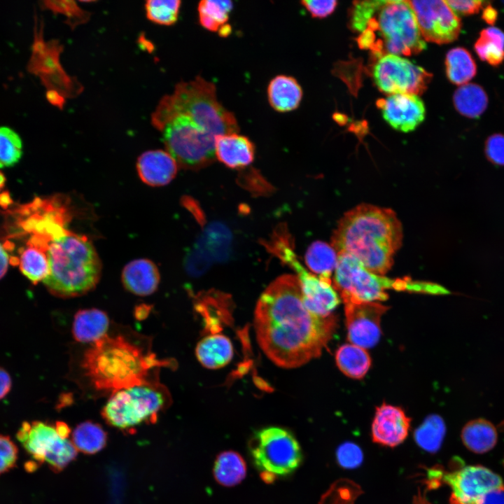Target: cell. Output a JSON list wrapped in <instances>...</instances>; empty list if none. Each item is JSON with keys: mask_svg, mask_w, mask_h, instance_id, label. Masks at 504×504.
Segmentation results:
<instances>
[{"mask_svg": "<svg viewBox=\"0 0 504 504\" xmlns=\"http://www.w3.org/2000/svg\"><path fill=\"white\" fill-rule=\"evenodd\" d=\"M18 265L22 274L33 284L44 281L50 273L47 250L27 244L20 251Z\"/></svg>", "mask_w": 504, "mask_h": 504, "instance_id": "cell-33", "label": "cell"}, {"mask_svg": "<svg viewBox=\"0 0 504 504\" xmlns=\"http://www.w3.org/2000/svg\"><path fill=\"white\" fill-rule=\"evenodd\" d=\"M10 258L4 246L0 243V279L7 272Z\"/></svg>", "mask_w": 504, "mask_h": 504, "instance_id": "cell-48", "label": "cell"}, {"mask_svg": "<svg viewBox=\"0 0 504 504\" xmlns=\"http://www.w3.org/2000/svg\"><path fill=\"white\" fill-rule=\"evenodd\" d=\"M106 438L105 430L99 424L85 421L76 427L71 441L77 451L92 454L105 447Z\"/></svg>", "mask_w": 504, "mask_h": 504, "instance_id": "cell-36", "label": "cell"}, {"mask_svg": "<svg viewBox=\"0 0 504 504\" xmlns=\"http://www.w3.org/2000/svg\"><path fill=\"white\" fill-rule=\"evenodd\" d=\"M215 156L229 168H244L253 161L255 146L247 136L238 133L218 135L215 137Z\"/></svg>", "mask_w": 504, "mask_h": 504, "instance_id": "cell-21", "label": "cell"}, {"mask_svg": "<svg viewBox=\"0 0 504 504\" xmlns=\"http://www.w3.org/2000/svg\"><path fill=\"white\" fill-rule=\"evenodd\" d=\"M350 24L360 34L358 46L376 59L387 54L416 55L426 47L408 1H354Z\"/></svg>", "mask_w": 504, "mask_h": 504, "instance_id": "cell-3", "label": "cell"}, {"mask_svg": "<svg viewBox=\"0 0 504 504\" xmlns=\"http://www.w3.org/2000/svg\"><path fill=\"white\" fill-rule=\"evenodd\" d=\"M195 354L204 368L219 369L227 365L232 359L233 345L227 336L219 333L211 334L197 344Z\"/></svg>", "mask_w": 504, "mask_h": 504, "instance_id": "cell-25", "label": "cell"}, {"mask_svg": "<svg viewBox=\"0 0 504 504\" xmlns=\"http://www.w3.org/2000/svg\"><path fill=\"white\" fill-rule=\"evenodd\" d=\"M402 237V224L392 209L361 204L344 214L331 240L337 253L351 255L370 272L384 275Z\"/></svg>", "mask_w": 504, "mask_h": 504, "instance_id": "cell-2", "label": "cell"}, {"mask_svg": "<svg viewBox=\"0 0 504 504\" xmlns=\"http://www.w3.org/2000/svg\"><path fill=\"white\" fill-rule=\"evenodd\" d=\"M22 141L13 129L0 127V168L10 167L18 162L22 155Z\"/></svg>", "mask_w": 504, "mask_h": 504, "instance_id": "cell-38", "label": "cell"}, {"mask_svg": "<svg viewBox=\"0 0 504 504\" xmlns=\"http://www.w3.org/2000/svg\"><path fill=\"white\" fill-rule=\"evenodd\" d=\"M482 19L488 24L493 25L498 18V11L491 5H487L483 10Z\"/></svg>", "mask_w": 504, "mask_h": 504, "instance_id": "cell-47", "label": "cell"}, {"mask_svg": "<svg viewBox=\"0 0 504 504\" xmlns=\"http://www.w3.org/2000/svg\"><path fill=\"white\" fill-rule=\"evenodd\" d=\"M47 255L50 273L43 283L57 297L80 296L93 290L102 271L99 257L91 241L69 231L54 238Z\"/></svg>", "mask_w": 504, "mask_h": 504, "instance_id": "cell-5", "label": "cell"}, {"mask_svg": "<svg viewBox=\"0 0 504 504\" xmlns=\"http://www.w3.org/2000/svg\"><path fill=\"white\" fill-rule=\"evenodd\" d=\"M415 15L424 40L438 44L455 41L461 31V22L446 1H408Z\"/></svg>", "mask_w": 504, "mask_h": 504, "instance_id": "cell-14", "label": "cell"}, {"mask_svg": "<svg viewBox=\"0 0 504 504\" xmlns=\"http://www.w3.org/2000/svg\"><path fill=\"white\" fill-rule=\"evenodd\" d=\"M377 106L388 125L402 132L413 131L425 118V106L418 95L391 94L378 99Z\"/></svg>", "mask_w": 504, "mask_h": 504, "instance_id": "cell-16", "label": "cell"}, {"mask_svg": "<svg viewBox=\"0 0 504 504\" xmlns=\"http://www.w3.org/2000/svg\"><path fill=\"white\" fill-rule=\"evenodd\" d=\"M177 114L189 116L215 136L239 132L234 115L218 102L214 83L201 76L178 83L172 94L164 96L151 115V123L159 130Z\"/></svg>", "mask_w": 504, "mask_h": 504, "instance_id": "cell-6", "label": "cell"}, {"mask_svg": "<svg viewBox=\"0 0 504 504\" xmlns=\"http://www.w3.org/2000/svg\"><path fill=\"white\" fill-rule=\"evenodd\" d=\"M448 6L456 14L472 15L477 13L483 6L482 1L449 0L446 1Z\"/></svg>", "mask_w": 504, "mask_h": 504, "instance_id": "cell-45", "label": "cell"}, {"mask_svg": "<svg viewBox=\"0 0 504 504\" xmlns=\"http://www.w3.org/2000/svg\"><path fill=\"white\" fill-rule=\"evenodd\" d=\"M461 440L466 448L476 454L492 449L498 440L497 430L488 420L476 419L468 421L461 430Z\"/></svg>", "mask_w": 504, "mask_h": 504, "instance_id": "cell-26", "label": "cell"}, {"mask_svg": "<svg viewBox=\"0 0 504 504\" xmlns=\"http://www.w3.org/2000/svg\"><path fill=\"white\" fill-rule=\"evenodd\" d=\"M233 4L228 0H203L197 7L199 22L202 27L211 31H218L227 24Z\"/></svg>", "mask_w": 504, "mask_h": 504, "instance_id": "cell-37", "label": "cell"}, {"mask_svg": "<svg viewBox=\"0 0 504 504\" xmlns=\"http://www.w3.org/2000/svg\"><path fill=\"white\" fill-rule=\"evenodd\" d=\"M178 164L166 150H151L143 153L136 162L141 180L151 186L170 183L177 173Z\"/></svg>", "mask_w": 504, "mask_h": 504, "instance_id": "cell-20", "label": "cell"}, {"mask_svg": "<svg viewBox=\"0 0 504 504\" xmlns=\"http://www.w3.org/2000/svg\"><path fill=\"white\" fill-rule=\"evenodd\" d=\"M344 303L348 340L364 349L375 346L381 337L382 316L388 307L377 302Z\"/></svg>", "mask_w": 504, "mask_h": 504, "instance_id": "cell-15", "label": "cell"}, {"mask_svg": "<svg viewBox=\"0 0 504 504\" xmlns=\"http://www.w3.org/2000/svg\"><path fill=\"white\" fill-rule=\"evenodd\" d=\"M170 400L165 386L158 381H150L113 393L102 415L110 426L127 430L143 423L155 422Z\"/></svg>", "mask_w": 504, "mask_h": 504, "instance_id": "cell-8", "label": "cell"}, {"mask_svg": "<svg viewBox=\"0 0 504 504\" xmlns=\"http://www.w3.org/2000/svg\"><path fill=\"white\" fill-rule=\"evenodd\" d=\"M446 433L441 416L429 415L415 430L414 438L419 447L429 453H436L441 447Z\"/></svg>", "mask_w": 504, "mask_h": 504, "instance_id": "cell-35", "label": "cell"}, {"mask_svg": "<svg viewBox=\"0 0 504 504\" xmlns=\"http://www.w3.org/2000/svg\"><path fill=\"white\" fill-rule=\"evenodd\" d=\"M474 48L481 60L498 66L504 60V32L494 27L482 29Z\"/></svg>", "mask_w": 504, "mask_h": 504, "instance_id": "cell-34", "label": "cell"}, {"mask_svg": "<svg viewBox=\"0 0 504 504\" xmlns=\"http://www.w3.org/2000/svg\"><path fill=\"white\" fill-rule=\"evenodd\" d=\"M11 385L12 382L10 374L0 367V400L9 393Z\"/></svg>", "mask_w": 504, "mask_h": 504, "instance_id": "cell-46", "label": "cell"}, {"mask_svg": "<svg viewBox=\"0 0 504 504\" xmlns=\"http://www.w3.org/2000/svg\"><path fill=\"white\" fill-rule=\"evenodd\" d=\"M305 262L312 273L318 277L331 280V275L337 263V253L328 244L316 241L307 248Z\"/></svg>", "mask_w": 504, "mask_h": 504, "instance_id": "cell-32", "label": "cell"}, {"mask_svg": "<svg viewBox=\"0 0 504 504\" xmlns=\"http://www.w3.org/2000/svg\"><path fill=\"white\" fill-rule=\"evenodd\" d=\"M213 474L216 481L224 486H234L246 477V465L242 456L234 451L220 453L214 462Z\"/></svg>", "mask_w": 504, "mask_h": 504, "instance_id": "cell-29", "label": "cell"}, {"mask_svg": "<svg viewBox=\"0 0 504 504\" xmlns=\"http://www.w3.org/2000/svg\"><path fill=\"white\" fill-rule=\"evenodd\" d=\"M484 151L491 162L504 166V134H494L489 136L485 142Z\"/></svg>", "mask_w": 504, "mask_h": 504, "instance_id": "cell-42", "label": "cell"}, {"mask_svg": "<svg viewBox=\"0 0 504 504\" xmlns=\"http://www.w3.org/2000/svg\"><path fill=\"white\" fill-rule=\"evenodd\" d=\"M231 26L228 24H225L218 30V34L222 37H226L231 32Z\"/></svg>", "mask_w": 504, "mask_h": 504, "instance_id": "cell-50", "label": "cell"}, {"mask_svg": "<svg viewBox=\"0 0 504 504\" xmlns=\"http://www.w3.org/2000/svg\"><path fill=\"white\" fill-rule=\"evenodd\" d=\"M160 280L157 266L145 258L134 260L127 264L122 272L125 288L138 296H147L157 290Z\"/></svg>", "mask_w": 504, "mask_h": 504, "instance_id": "cell-22", "label": "cell"}, {"mask_svg": "<svg viewBox=\"0 0 504 504\" xmlns=\"http://www.w3.org/2000/svg\"><path fill=\"white\" fill-rule=\"evenodd\" d=\"M267 94L270 106L277 112L285 113L294 111L300 106L303 92L294 77L278 75L270 81Z\"/></svg>", "mask_w": 504, "mask_h": 504, "instance_id": "cell-23", "label": "cell"}, {"mask_svg": "<svg viewBox=\"0 0 504 504\" xmlns=\"http://www.w3.org/2000/svg\"><path fill=\"white\" fill-rule=\"evenodd\" d=\"M159 130L167 151L181 167L197 170L215 160L216 136L189 116L173 115Z\"/></svg>", "mask_w": 504, "mask_h": 504, "instance_id": "cell-11", "label": "cell"}, {"mask_svg": "<svg viewBox=\"0 0 504 504\" xmlns=\"http://www.w3.org/2000/svg\"><path fill=\"white\" fill-rule=\"evenodd\" d=\"M344 485L338 486L335 484L334 486L324 495L320 504H354V498L351 496L353 493H348L349 488Z\"/></svg>", "mask_w": 504, "mask_h": 504, "instance_id": "cell-44", "label": "cell"}, {"mask_svg": "<svg viewBox=\"0 0 504 504\" xmlns=\"http://www.w3.org/2000/svg\"><path fill=\"white\" fill-rule=\"evenodd\" d=\"M109 327L108 315L97 308L78 310L74 317L72 335L78 342L92 343L106 335Z\"/></svg>", "mask_w": 504, "mask_h": 504, "instance_id": "cell-24", "label": "cell"}, {"mask_svg": "<svg viewBox=\"0 0 504 504\" xmlns=\"http://www.w3.org/2000/svg\"><path fill=\"white\" fill-rule=\"evenodd\" d=\"M300 3L313 18H326L330 15L335 10L337 4V1L334 0H304Z\"/></svg>", "mask_w": 504, "mask_h": 504, "instance_id": "cell-43", "label": "cell"}, {"mask_svg": "<svg viewBox=\"0 0 504 504\" xmlns=\"http://www.w3.org/2000/svg\"><path fill=\"white\" fill-rule=\"evenodd\" d=\"M248 447L254 466L262 479L268 483L293 472L302 460L299 442L292 433L282 427L269 426L257 430Z\"/></svg>", "mask_w": 504, "mask_h": 504, "instance_id": "cell-10", "label": "cell"}, {"mask_svg": "<svg viewBox=\"0 0 504 504\" xmlns=\"http://www.w3.org/2000/svg\"><path fill=\"white\" fill-rule=\"evenodd\" d=\"M504 490L496 491L487 495L482 504H504Z\"/></svg>", "mask_w": 504, "mask_h": 504, "instance_id": "cell-49", "label": "cell"}, {"mask_svg": "<svg viewBox=\"0 0 504 504\" xmlns=\"http://www.w3.org/2000/svg\"><path fill=\"white\" fill-rule=\"evenodd\" d=\"M446 74L454 84H467L477 74V65L469 51L461 47L451 49L445 57Z\"/></svg>", "mask_w": 504, "mask_h": 504, "instance_id": "cell-31", "label": "cell"}, {"mask_svg": "<svg viewBox=\"0 0 504 504\" xmlns=\"http://www.w3.org/2000/svg\"><path fill=\"white\" fill-rule=\"evenodd\" d=\"M195 309L202 319L204 329L218 333L232 318L231 300L228 295L216 290L201 292L195 296Z\"/></svg>", "mask_w": 504, "mask_h": 504, "instance_id": "cell-19", "label": "cell"}, {"mask_svg": "<svg viewBox=\"0 0 504 504\" xmlns=\"http://www.w3.org/2000/svg\"><path fill=\"white\" fill-rule=\"evenodd\" d=\"M336 456L338 463L347 469L358 467L363 460L360 448L355 443L349 442L342 444L337 448Z\"/></svg>", "mask_w": 504, "mask_h": 504, "instance_id": "cell-40", "label": "cell"}, {"mask_svg": "<svg viewBox=\"0 0 504 504\" xmlns=\"http://www.w3.org/2000/svg\"><path fill=\"white\" fill-rule=\"evenodd\" d=\"M442 478L451 489V504H482L489 493L504 490L501 477L479 465H465Z\"/></svg>", "mask_w": 504, "mask_h": 504, "instance_id": "cell-13", "label": "cell"}, {"mask_svg": "<svg viewBox=\"0 0 504 504\" xmlns=\"http://www.w3.org/2000/svg\"><path fill=\"white\" fill-rule=\"evenodd\" d=\"M6 183V177L1 172H0V192L3 190Z\"/></svg>", "mask_w": 504, "mask_h": 504, "instance_id": "cell-51", "label": "cell"}, {"mask_svg": "<svg viewBox=\"0 0 504 504\" xmlns=\"http://www.w3.org/2000/svg\"><path fill=\"white\" fill-rule=\"evenodd\" d=\"M336 316H319L304 305L296 276L282 275L263 291L254 313L258 342L265 354L284 368L318 358L332 337Z\"/></svg>", "mask_w": 504, "mask_h": 504, "instance_id": "cell-1", "label": "cell"}, {"mask_svg": "<svg viewBox=\"0 0 504 504\" xmlns=\"http://www.w3.org/2000/svg\"><path fill=\"white\" fill-rule=\"evenodd\" d=\"M411 419L398 406L383 403L376 407L372 423L374 442L388 447L402 443L408 435Z\"/></svg>", "mask_w": 504, "mask_h": 504, "instance_id": "cell-18", "label": "cell"}, {"mask_svg": "<svg viewBox=\"0 0 504 504\" xmlns=\"http://www.w3.org/2000/svg\"><path fill=\"white\" fill-rule=\"evenodd\" d=\"M167 364L122 336L106 335L84 353L81 367L97 390L113 394L151 381V370Z\"/></svg>", "mask_w": 504, "mask_h": 504, "instance_id": "cell-4", "label": "cell"}, {"mask_svg": "<svg viewBox=\"0 0 504 504\" xmlns=\"http://www.w3.org/2000/svg\"><path fill=\"white\" fill-rule=\"evenodd\" d=\"M231 234L223 225H210L194 247L211 262L224 260L229 255Z\"/></svg>", "mask_w": 504, "mask_h": 504, "instance_id": "cell-27", "label": "cell"}, {"mask_svg": "<svg viewBox=\"0 0 504 504\" xmlns=\"http://www.w3.org/2000/svg\"><path fill=\"white\" fill-rule=\"evenodd\" d=\"M377 87L386 94H422L432 74L399 55L387 54L377 59L372 69Z\"/></svg>", "mask_w": 504, "mask_h": 504, "instance_id": "cell-12", "label": "cell"}, {"mask_svg": "<svg viewBox=\"0 0 504 504\" xmlns=\"http://www.w3.org/2000/svg\"><path fill=\"white\" fill-rule=\"evenodd\" d=\"M181 1L178 0H149L145 4L147 18L161 25H172L178 17Z\"/></svg>", "mask_w": 504, "mask_h": 504, "instance_id": "cell-39", "label": "cell"}, {"mask_svg": "<svg viewBox=\"0 0 504 504\" xmlns=\"http://www.w3.org/2000/svg\"><path fill=\"white\" fill-rule=\"evenodd\" d=\"M335 361L344 374L355 379L363 378L372 363L366 349L353 344L340 346L335 353Z\"/></svg>", "mask_w": 504, "mask_h": 504, "instance_id": "cell-28", "label": "cell"}, {"mask_svg": "<svg viewBox=\"0 0 504 504\" xmlns=\"http://www.w3.org/2000/svg\"><path fill=\"white\" fill-rule=\"evenodd\" d=\"M293 270L297 274L305 307L319 316L331 315L340 302L332 280L320 278L308 272L301 263Z\"/></svg>", "mask_w": 504, "mask_h": 504, "instance_id": "cell-17", "label": "cell"}, {"mask_svg": "<svg viewBox=\"0 0 504 504\" xmlns=\"http://www.w3.org/2000/svg\"><path fill=\"white\" fill-rule=\"evenodd\" d=\"M454 104L459 113L470 118L480 116L488 105V97L482 87L475 83L461 85L453 97Z\"/></svg>", "mask_w": 504, "mask_h": 504, "instance_id": "cell-30", "label": "cell"}, {"mask_svg": "<svg viewBox=\"0 0 504 504\" xmlns=\"http://www.w3.org/2000/svg\"><path fill=\"white\" fill-rule=\"evenodd\" d=\"M333 286L344 302H377L388 298L387 290H407L439 295L442 286L436 284L407 279H389L365 269L351 255L337 254Z\"/></svg>", "mask_w": 504, "mask_h": 504, "instance_id": "cell-7", "label": "cell"}, {"mask_svg": "<svg viewBox=\"0 0 504 504\" xmlns=\"http://www.w3.org/2000/svg\"><path fill=\"white\" fill-rule=\"evenodd\" d=\"M71 430L62 421L55 425L40 421H24L16 438L31 458L25 463L28 472L46 463L55 472L63 470L76 456L77 449L69 439Z\"/></svg>", "mask_w": 504, "mask_h": 504, "instance_id": "cell-9", "label": "cell"}, {"mask_svg": "<svg viewBox=\"0 0 504 504\" xmlns=\"http://www.w3.org/2000/svg\"><path fill=\"white\" fill-rule=\"evenodd\" d=\"M18 458V449L8 435L0 434V475L13 468Z\"/></svg>", "mask_w": 504, "mask_h": 504, "instance_id": "cell-41", "label": "cell"}]
</instances>
